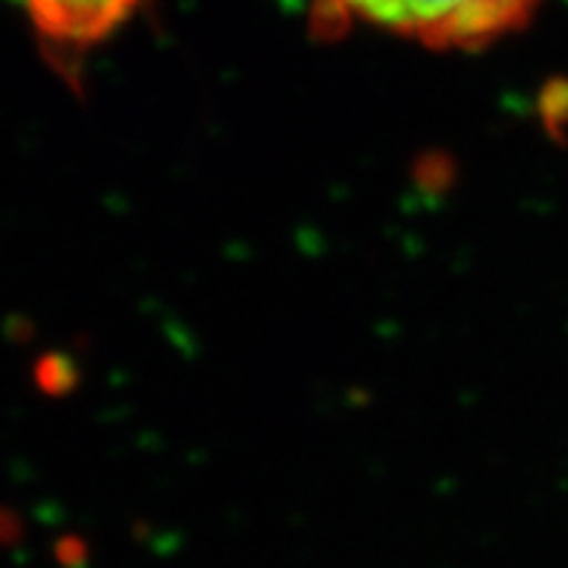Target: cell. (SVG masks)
<instances>
[{
	"label": "cell",
	"mask_w": 568,
	"mask_h": 568,
	"mask_svg": "<svg viewBox=\"0 0 568 568\" xmlns=\"http://www.w3.org/2000/svg\"><path fill=\"white\" fill-rule=\"evenodd\" d=\"M542 0H305L316 32H386L438 53L485 50L534 21Z\"/></svg>",
	"instance_id": "cell-1"
},
{
	"label": "cell",
	"mask_w": 568,
	"mask_h": 568,
	"mask_svg": "<svg viewBox=\"0 0 568 568\" xmlns=\"http://www.w3.org/2000/svg\"><path fill=\"white\" fill-rule=\"evenodd\" d=\"M47 47L79 53L131 21L142 0H18Z\"/></svg>",
	"instance_id": "cell-2"
}]
</instances>
